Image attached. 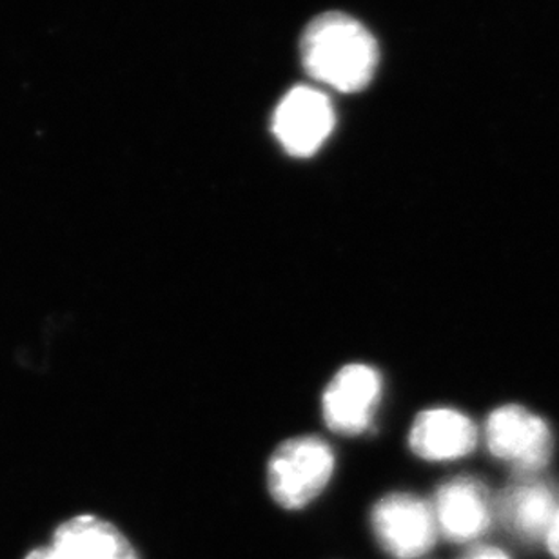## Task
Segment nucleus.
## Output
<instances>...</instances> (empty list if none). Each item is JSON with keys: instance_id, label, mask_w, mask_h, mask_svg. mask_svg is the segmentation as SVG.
Listing matches in <instances>:
<instances>
[{"instance_id": "1", "label": "nucleus", "mask_w": 559, "mask_h": 559, "mask_svg": "<svg viewBox=\"0 0 559 559\" xmlns=\"http://www.w3.org/2000/svg\"><path fill=\"white\" fill-rule=\"evenodd\" d=\"M300 55L314 81L342 93L366 90L380 62L377 38L361 22L338 11L309 22L301 35Z\"/></svg>"}, {"instance_id": "2", "label": "nucleus", "mask_w": 559, "mask_h": 559, "mask_svg": "<svg viewBox=\"0 0 559 559\" xmlns=\"http://www.w3.org/2000/svg\"><path fill=\"white\" fill-rule=\"evenodd\" d=\"M336 468V454L314 435L282 441L267 462V490L285 511H301L328 489Z\"/></svg>"}, {"instance_id": "3", "label": "nucleus", "mask_w": 559, "mask_h": 559, "mask_svg": "<svg viewBox=\"0 0 559 559\" xmlns=\"http://www.w3.org/2000/svg\"><path fill=\"white\" fill-rule=\"evenodd\" d=\"M371 527L383 552L394 559L421 558L440 533L432 503L411 492L380 498L372 507Z\"/></svg>"}, {"instance_id": "4", "label": "nucleus", "mask_w": 559, "mask_h": 559, "mask_svg": "<svg viewBox=\"0 0 559 559\" xmlns=\"http://www.w3.org/2000/svg\"><path fill=\"white\" fill-rule=\"evenodd\" d=\"M383 378L367 364H347L336 371L322 394V418L340 436L371 429L382 404Z\"/></svg>"}, {"instance_id": "5", "label": "nucleus", "mask_w": 559, "mask_h": 559, "mask_svg": "<svg viewBox=\"0 0 559 559\" xmlns=\"http://www.w3.org/2000/svg\"><path fill=\"white\" fill-rule=\"evenodd\" d=\"M485 441L496 457L525 473L544 468L555 449L549 425L518 405H506L489 416L485 424Z\"/></svg>"}, {"instance_id": "6", "label": "nucleus", "mask_w": 559, "mask_h": 559, "mask_svg": "<svg viewBox=\"0 0 559 559\" xmlns=\"http://www.w3.org/2000/svg\"><path fill=\"white\" fill-rule=\"evenodd\" d=\"M336 117L328 95L312 87L290 90L273 115V133L290 156L309 158L333 133Z\"/></svg>"}, {"instance_id": "7", "label": "nucleus", "mask_w": 559, "mask_h": 559, "mask_svg": "<svg viewBox=\"0 0 559 559\" xmlns=\"http://www.w3.org/2000/svg\"><path fill=\"white\" fill-rule=\"evenodd\" d=\"M432 509L440 533L457 544L479 538L492 520L489 495L474 478L445 481L436 492Z\"/></svg>"}, {"instance_id": "8", "label": "nucleus", "mask_w": 559, "mask_h": 559, "mask_svg": "<svg viewBox=\"0 0 559 559\" xmlns=\"http://www.w3.org/2000/svg\"><path fill=\"white\" fill-rule=\"evenodd\" d=\"M478 443L473 419L460 411L435 407L416 416L411 427L409 447L425 462H452L467 456Z\"/></svg>"}, {"instance_id": "9", "label": "nucleus", "mask_w": 559, "mask_h": 559, "mask_svg": "<svg viewBox=\"0 0 559 559\" xmlns=\"http://www.w3.org/2000/svg\"><path fill=\"white\" fill-rule=\"evenodd\" d=\"M49 549L57 559H139L128 536L95 514H79L60 523Z\"/></svg>"}, {"instance_id": "10", "label": "nucleus", "mask_w": 559, "mask_h": 559, "mask_svg": "<svg viewBox=\"0 0 559 559\" xmlns=\"http://www.w3.org/2000/svg\"><path fill=\"white\" fill-rule=\"evenodd\" d=\"M498 511L518 536L538 542L549 533L559 512V500L545 484H522L503 492Z\"/></svg>"}, {"instance_id": "11", "label": "nucleus", "mask_w": 559, "mask_h": 559, "mask_svg": "<svg viewBox=\"0 0 559 559\" xmlns=\"http://www.w3.org/2000/svg\"><path fill=\"white\" fill-rule=\"evenodd\" d=\"M463 559H511L503 550L495 549V547H478L471 550Z\"/></svg>"}, {"instance_id": "12", "label": "nucleus", "mask_w": 559, "mask_h": 559, "mask_svg": "<svg viewBox=\"0 0 559 559\" xmlns=\"http://www.w3.org/2000/svg\"><path fill=\"white\" fill-rule=\"evenodd\" d=\"M545 539H547V545H549L552 556L559 559V512L556 514L555 522L550 525L549 533H547Z\"/></svg>"}, {"instance_id": "13", "label": "nucleus", "mask_w": 559, "mask_h": 559, "mask_svg": "<svg viewBox=\"0 0 559 559\" xmlns=\"http://www.w3.org/2000/svg\"><path fill=\"white\" fill-rule=\"evenodd\" d=\"M24 559H57L55 558L53 550L48 547H38V549H33L29 555Z\"/></svg>"}]
</instances>
